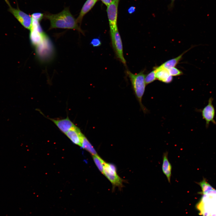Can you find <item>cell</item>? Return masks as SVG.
<instances>
[{
  "label": "cell",
  "mask_w": 216,
  "mask_h": 216,
  "mask_svg": "<svg viewBox=\"0 0 216 216\" xmlns=\"http://www.w3.org/2000/svg\"><path fill=\"white\" fill-rule=\"evenodd\" d=\"M107 7L109 5L112 1V0H100Z\"/></svg>",
  "instance_id": "obj_21"
},
{
  "label": "cell",
  "mask_w": 216,
  "mask_h": 216,
  "mask_svg": "<svg viewBox=\"0 0 216 216\" xmlns=\"http://www.w3.org/2000/svg\"><path fill=\"white\" fill-rule=\"evenodd\" d=\"M167 70L170 75L172 76H179L183 74L182 71L175 67Z\"/></svg>",
  "instance_id": "obj_18"
},
{
  "label": "cell",
  "mask_w": 216,
  "mask_h": 216,
  "mask_svg": "<svg viewBox=\"0 0 216 216\" xmlns=\"http://www.w3.org/2000/svg\"><path fill=\"white\" fill-rule=\"evenodd\" d=\"M32 19L40 21L44 17V14L40 13H35L31 15Z\"/></svg>",
  "instance_id": "obj_19"
},
{
  "label": "cell",
  "mask_w": 216,
  "mask_h": 216,
  "mask_svg": "<svg viewBox=\"0 0 216 216\" xmlns=\"http://www.w3.org/2000/svg\"><path fill=\"white\" fill-rule=\"evenodd\" d=\"M104 165L103 174L110 181L113 187H118L120 188H122L123 180L118 175L115 166L105 161Z\"/></svg>",
  "instance_id": "obj_5"
},
{
  "label": "cell",
  "mask_w": 216,
  "mask_h": 216,
  "mask_svg": "<svg viewBox=\"0 0 216 216\" xmlns=\"http://www.w3.org/2000/svg\"><path fill=\"white\" fill-rule=\"evenodd\" d=\"M45 117L52 121L56 126L60 130L65 134L67 132L76 125L70 120L68 116L65 118L60 119H56L45 116L42 112L40 111Z\"/></svg>",
  "instance_id": "obj_8"
},
{
  "label": "cell",
  "mask_w": 216,
  "mask_h": 216,
  "mask_svg": "<svg viewBox=\"0 0 216 216\" xmlns=\"http://www.w3.org/2000/svg\"><path fill=\"white\" fill-rule=\"evenodd\" d=\"M156 79L165 83H170L173 80L172 76L169 74L167 69L160 68L158 67L154 68Z\"/></svg>",
  "instance_id": "obj_10"
},
{
  "label": "cell",
  "mask_w": 216,
  "mask_h": 216,
  "mask_svg": "<svg viewBox=\"0 0 216 216\" xmlns=\"http://www.w3.org/2000/svg\"><path fill=\"white\" fill-rule=\"evenodd\" d=\"M198 184L201 188V194L203 195H206L208 192L214 189L205 179L199 182Z\"/></svg>",
  "instance_id": "obj_15"
},
{
  "label": "cell",
  "mask_w": 216,
  "mask_h": 216,
  "mask_svg": "<svg viewBox=\"0 0 216 216\" xmlns=\"http://www.w3.org/2000/svg\"><path fill=\"white\" fill-rule=\"evenodd\" d=\"M44 17L50 21V29L56 28L72 29L82 34L84 33L68 7L64 8L62 11L56 14L46 12L44 14Z\"/></svg>",
  "instance_id": "obj_1"
},
{
  "label": "cell",
  "mask_w": 216,
  "mask_h": 216,
  "mask_svg": "<svg viewBox=\"0 0 216 216\" xmlns=\"http://www.w3.org/2000/svg\"><path fill=\"white\" fill-rule=\"evenodd\" d=\"M213 98L210 97L208 99V104L202 109L198 110L197 111L201 112L202 118L206 122V127L208 128L210 122L214 124H216L214 119L215 110L212 102Z\"/></svg>",
  "instance_id": "obj_6"
},
{
  "label": "cell",
  "mask_w": 216,
  "mask_h": 216,
  "mask_svg": "<svg viewBox=\"0 0 216 216\" xmlns=\"http://www.w3.org/2000/svg\"><path fill=\"white\" fill-rule=\"evenodd\" d=\"M98 0H86L79 13L76 19L78 23L81 25L84 16L90 10Z\"/></svg>",
  "instance_id": "obj_12"
},
{
  "label": "cell",
  "mask_w": 216,
  "mask_h": 216,
  "mask_svg": "<svg viewBox=\"0 0 216 216\" xmlns=\"http://www.w3.org/2000/svg\"><path fill=\"white\" fill-rule=\"evenodd\" d=\"M135 9L134 7H131L128 9L129 13L130 14L132 13L135 11Z\"/></svg>",
  "instance_id": "obj_22"
},
{
  "label": "cell",
  "mask_w": 216,
  "mask_h": 216,
  "mask_svg": "<svg viewBox=\"0 0 216 216\" xmlns=\"http://www.w3.org/2000/svg\"><path fill=\"white\" fill-rule=\"evenodd\" d=\"M168 152H164L163 156V163L162 170L164 174L166 176L169 183L171 182L172 175V166L168 158Z\"/></svg>",
  "instance_id": "obj_11"
},
{
  "label": "cell",
  "mask_w": 216,
  "mask_h": 216,
  "mask_svg": "<svg viewBox=\"0 0 216 216\" xmlns=\"http://www.w3.org/2000/svg\"><path fill=\"white\" fill-rule=\"evenodd\" d=\"M65 134L74 143L81 146L84 134L76 126L69 130Z\"/></svg>",
  "instance_id": "obj_9"
},
{
  "label": "cell",
  "mask_w": 216,
  "mask_h": 216,
  "mask_svg": "<svg viewBox=\"0 0 216 216\" xmlns=\"http://www.w3.org/2000/svg\"><path fill=\"white\" fill-rule=\"evenodd\" d=\"M144 70L138 74H133L130 71L127 70V74L129 78L135 95L138 101L140 107L144 113L148 110L143 105L142 99L144 94L146 84L145 82L146 75Z\"/></svg>",
  "instance_id": "obj_2"
},
{
  "label": "cell",
  "mask_w": 216,
  "mask_h": 216,
  "mask_svg": "<svg viewBox=\"0 0 216 216\" xmlns=\"http://www.w3.org/2000/svg\"><path fill=\"white\" fill-rule=\"evenodd\" d=\"M93 159L96 166L101 172L104 174V162L98 155H92Z\"/></svg>",
  "instance_id": "obj_16"
},
{
  "label": "cell",
  "mask_w": 216,
  "mask_h": 216,
  "mask_svg": "<svg viewBox=\"0 0 216 216\" xmlns=\"http://www.w3.org/2000/svg\"><path fill=\"white\" fill-rule=\"evenodd\" d=\"M81 147L89 152L92 155H98L94 148L84 135L82 137Z\"/></svg>",
  "instance_id": "obj_14"
},
{
  "label": "cell",
  "mask_w": 216,
  "mask_h": 216,
  "mask_svg": "<svg viewBox=\"0 0 216 216\" xmlns=\"http://www.w3.org/2000/svg\"><path fill=\"white\" fill-rule=\"evenodd\" d=\"M112 44L117 58L123 64L126 66V62L123 54V45L118 28L110 30Z\"/></svg>",
  "instance_id": "obj_4"
},
{
  "label": "cell",
  "mask_w": 216,
  "mask_h": 216,
  "mask_svg": "<svg viewBox=\"0 0 216 216\" xmlns=\"http://www.w3.org/2000/svg\"><path fill=\"white\" fill-rule=\"evenodd\" d=\"M90 44L94 47H98L101 45V42L99 38H95L92 40Z\"/></svg>",
  "instance_id": "obj_20"
},
{
  "label": "cell",
  "mask_w": 216,
  "mask_h": 216,
  "mask_svg": "<svg viewBox=\"0 0 216 216\" xmlns=\"http://www.w3.org/2000/svg\"><path fill=\"white\" fill-rule=\"evenodd\" d=\"M192 47H193L190 48L189 50L184 52L178 57L167 61L158 67L160 68H164L167 69L174 67L181 59L183 55Z\"/></svg>",
  "instance_id": "obj_13"
},
{
  "label": "cell",
  "mask_w": 216,
  "mask_h": 216,
  "mask_svg": "<svg viewBox=\"0 0 216 216\" xmlns=\"http://www.w3.org/2000/svg\"><path fill=\"white\" fill-rule=\"evenodd\" d=\"M120 0H112L107 6L106 12L110 30L118 28L117 18L118 7Z\"/></svg>",
  "instance_id": "obj_7"
},
{
  "label": "cell",
  "mask_w": 216,
  "mask_h": 216,
  "mask_svg": "<svg viewBox=\"0 0 216 216\" xmlns=\"http://www.w3.org/2000/svg\"><path fill=\"white\" fill-rule=\"evenodd\" d=\"M5 1L8 5V11L13 15L23 26L30 30L32 23L31 15L21 10L18 6L16 8L13 7L9 0H5Z\"/></svg>",
  "instance_id": "obj_3"
},
{
  "label": "cell",
  "mask_w": 216,
  "mask_h": 216,
  "mask_svg": "<svg viewBox=\"0 0 216 216\" xmlns=\"http://www.w3.org/2000/svg\"><path fill=\"white\" fill-rule=\"evenodd\" d=\"M156 80L154 69L145 76V82L146 85Z\"/></svg>",
  "instance_id": "obj_17"
}]
</instances>
